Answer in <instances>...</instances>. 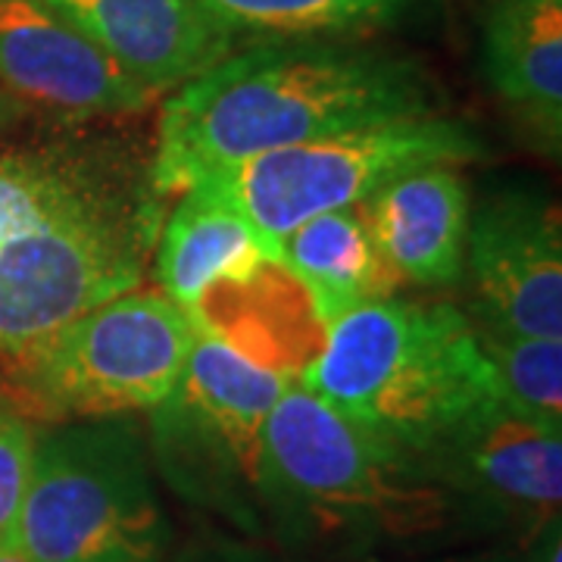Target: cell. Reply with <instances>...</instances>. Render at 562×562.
<instances>
[{"mask_svg": "<svg viewBox=\"0 0 562 562\" xmlns=\"http://www.w3.org/2000/svg\"><path fill=\"white\" fill-rule=\"evenodd\" d=\"M150 262L162 294L194 313L216 288L254 279L276 260L260 232L232 203L194 184L162 220Z\"/></svg>", "mask_w": 562, "mask_h": 562, "instance_id": "15", "label": "cell"}, {"mask_svg": "<svg viewBox=\"0 0 562 562\" xmlns=\"http://www.w3.org/2000/svg\"><path fill=\"white\" fill-rule=\"evenodd\" d=\"M484 76L528 140L562 147V0H487Z\"/></svg>", "mask_w": 562, "mask_h": 562, "instance_id": "14", "label": "cell"}, {"mask_svg": "<svg viewBox=\"0 0 562 562\" xmlns=\"http://www.w3.org/2000/svg\"><path fill=\"white\" fill-rule=\"evenodd\" d=\"M297 384L406 457L497 397L472 319L397 294L328 322Z\"/></svg>", "mask_w": 562, "mask_h": 562, "instance_id": "3", "label": "cell"}, {"mask_svg": "<svg viewBox=\"0 0 562 562\" xmlns=\"http://www.w3.org/2000/svg\"><path fill=\"white\" fill-rule=\"evenodd\" d=\"M431 113L416 63L328 38L257 41L162 103L150 181L162 198L291 144Z\"/></svg>", "mask_w": 562, "mask_h": 562, "instance_id": "2", "label": "cell"}, {"mask_svg": "<svg viewBox=\"0 0 562 562\" xmlns=\"http://www.w3.org/2000/svg\"><path fill=\"white\" fill-rule=\"evenodd\" d=\"M260 503L294 531L328 538H413L447 519L450 501L413 457L291 382L262 438Z\"/></svg>", "mask_w": 562, "mask_h": 562, "instance_id": "4", "label": "cell"}, {"mask_svg": "<svg viewBox=\"0 0 562 562\" xmlns=\"http://www.w3.org/2000/svg\"><path fill=\"white\" fill-rule=\"evenodd\" d=\"M443 497L497 522L547 528L560 519L562 431L513 413L501 397L475 406L413 457Z\"/></svg>", "mask_w": 562, "mask_h": 562, "instance_id": "9", "label": "cell"}, {"mask_svg": "<svg viewBox=\"0 0 562 562\" xmlns=\"http://www.w3.org/2000/svg\"><path fill=\"white\" fill-rule=\"evenodd\" d=\"M35 425L7 397H0V543H16L25 484L35 460Z\"/></svg>", "mask_w": 562, "mask_h": 562, "instance_id": "19", "label": "cell"}, {"mask_svg": "<svg viewBox=\"0 0 562 562\" xmlns=\"http://www.w3.org/2000/svg\"><path fill=\"white\" fill-rule=\"evenodd\" d=\"M497 397L525 419L562 431V338L509 335L475 325Z\"/></svg>", "mask_w": 562, "mask_h": 562, "instance_id": "18", "label": "cell"}, {"mask_svg": "<svg viewBox=\"0 0 562 562\" xmlns=\"http://www.w3.org/2000/svg\"><path fill=\"white\" fill-rule=\"evenodd\" d=\"M147 91H176L225 54L232 38L201 0H44Z\"/></svg>", "mask_w": 562, "mask_h": 562, "instance_id": "12", "label": "cell"}, {"mask_svg": "<svg viewBox=\"0 0 562 562\" xmlns=\"http://www.w3.org/2000/svg\"><path fill=\"white\" fill-rule=\"evenodd\" d=\"M462 276L475 325L562 338V228L543 194L509 188L472 210Z\"/></svg>", "mask_w": 562, "mask_h": 562, "instance_id": "10", "label": "cell"}, {"mask_svg": "<svg viewBox=\"0 0 562 562\" xmlns=\"http://www.w3.org/2000/svg\"><path fill=\"white\" fill-rule=\"evenodd\" d=\"M288 384L279 369L201 325L179 384L150 409V447L169 482L250 528L260 503L266 425Z\"/></svg>", "mask_w": 562, "mask_h": 562, "instance_id": "8", "label": "cell"}, {"mask_svg": "<svg viewBox=\"0 0 562 562\" xmlns=\"http://www.w3.org/2000/svg\"><path fill=\"white\" fill-rule=\"evenodd\" d=\"M201 322L162 291L132 288L66 322L3 382L29 419H128L179 384Z\"/></svg>", "mask_w": 562, "mask_h": 562, "instance_id": "6", "label": "cell"}, {"mask_svg": "<svg viewBox=\"0 0 562 562\" xmlns=\"http://www.w3.org/2000/svg\"><path fill=\"white\" fill-rule=\"evenodd\" d=\"M228 38L260 41L357 35L401 22L422 0H201Z\"/></svg>", "mask_w": 562, "mask_h": 562, "instance_id": "17", "label": "cell"}, {"mask_svg": "<svg viewBox=\"0 0 562 562\" xmlns=\"http://www.w3.org/2000/svg\"><path fill=\"white\" fill-rule=\"evenodd\" d=\"M276 262L301 284L322 325L362 303L394 297L406 284L382 254L360 206L303 222L279 244Z\"/></svg>", "mask_w": 562, "mask_h": 562, "instance_id": "16", "label": "cell"}, {"mask_svg": "<svg viewBox=\"0 0 562 562\" xmlns=\"http://www.w3.org/2000/svg\"><path fill=\"white\" fill-rule=\"evenodd\" d=\"M10 116H13V101H10V94L0 91V128L10 122Z\"/></svg>", "mask_w": 562, "mask_h": 562, "instance_id": "23", "label": "cell"}, {"mask_svg": "<svg viewBox=\"0 0 562 562\" xmlns=\"http://www.w3.org/2000/svg\"><path fill=\"white\" fill-rule=\"evenodd\" d=\"M0 85L72 125L135 116L157 98L44 0H0Z\"/></svg>", "mask_w": 562, "mask_h": 562, "instance_id": "11", "label": "cell"}, {"mask_svg": "<svg viewBox=\"0 0 562 562\" xmlns=\"http://www.w3.org/2000/svg\"><path fill=\"white\" fill-rule=\"evenodd\" d=\"M0 562H29L16 543H0Z\"/></svg>", "mask_w": 562, "mask_h": 562, "instance_id": "22", "label": "cell"}, {"mask_svg": "<svg viewBox=\"0 0 562 562\" xmlns=\"http://www.w3.org/2000/svg\"><path fill=\"white\" fill-rule=\"evenodd\" d=\"M166 562H279V560H276L272 553L260 550V547L213 538V541H198V543H191V547H184L176 560H166Z\"/></svg>", "mask_w": 562, "mask_h": 562, "instance_id": "20", "label": "cell"}, {"mask_svg": "<svg viewBox=\"0 0 562 562\" xmlns=\"http://www.w3.org/2000/svg\"><path fill=\"white\" fill-rule=\"evenodd\" d=\"M16 547L29 562L169 560L172 525L135 422H57L38 431Z\"/></svg>", "mask_w": 562, "mask_h": 562, "instance_id": "5", "label": "cell"}, {"mask_svg": "<svg viewBox=\"0 0 562 562\" xmlns=\"http://www.w3.org/2000/svg\"><path fill=\"white\" fill-rule=\"evenodd\" d=\"M375 241L406 284H457L472 220L469 184L457 166H422L360 203Z\"/></svg>", "mask_w": 562, "mask_h": 562, "instance_id": "13", "label": "cell"}, {"mask_svg": "<svg viewBox=\"0 0 562 562\" xmlns=\"http://www.w3.org/2000/svg\"><path fill=\"white\" fill-rule=\"evenodd\" d=\"M541 562H562V543H560V528L553 525V531H550V538L543 543V553Z\"/></svg>", "mask_w": 562, "mask_h": 562, "instance_id": "21", "label": "cell"}, {"mask_svg": "<svg viewBox=\"0 0 562 562\" xmlns=\"http://www.w3.org/2000/svg\"><path fill=\"white\" fill-rule=\"evenodd\" d=\"M482 154L469 125L431 110L269 150L198 184L232 203L276 260L279 244L313 216L360 206L422 166H462Z\"/></svg>", "mask_w": 562, "mask_h": 562, "instance_id": "7", "label": "cell"}, {"mask_svg": "<svg viewBox=\"0 0 562 562\" xmlns=\"http://www.w3.org/2000/svg\"><path fill=\"white\" fill-rule=\"evenodd\" d=\"M162 201L150 157L120 138L0 150V387L66 322L140 288Z\"/></svg>", "mask_w": 562, "mask_h": 562, "instance_id": "1", "label": "cell"}]
</instances>
